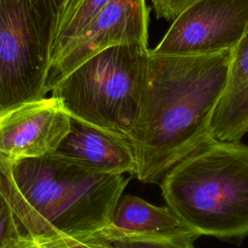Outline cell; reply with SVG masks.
I'll return each instance as SVG.
<instances>
[{
    "label": "cell",
    "instance_id": "1",
    "mask_svg": "<svg viewBox=\"0 0 248 248\" xmlns=\"http://www.w3.org/2000/svg\"><path fill=\"white\" fill-rule=\"evenodd\" d=\"M232 50L189 56L150 50L140 113L129 140L137 163L134 177L158 183L176 163L213 140L210 122Z\"/></svg>",
    "mask_w": 248,
    "mask_h": 248
},
{
    "label": "cell",
    "instance_id": "2",
    "mask_svg": "<svg viewBox=\"0 0 248 248\" xmlns=\"http://www.w3.org/2000/svg\"><path fill=\"white\" fill-rule=\"evenodd\" d=\"M131 178L54 154L15 162L0 158V191L22 233L46 242L82 241L108 228Z\"/></svg>",
    "mask_w": 248,
    "mask_h": 248
},
{
    "label": "cell",
    "instance_id": "3",
    "mask_svg": "<svg viewBox=\"0 0 248 248\" xmlns=\"http://www.w3.org/2000/svg\"><path fill=\"white\" fill-rule=\"evenodd\" d=\"M160 187L167 205L201 235H248L247 145L213 139L169 170Z\"/></svg>",
    "mask_w": 248,
    "mask_h": 248
},
{
    "label": "cell",
    "instance_id": "4",
    "mask_svg": "<svg viewBox=\"0 0 248 248\" xmlns=\"http://www.w3.org/2000/svg\"><path fill=\"white\" fill-rule=\"evenodd\" d=\"M149 54L142 45L107 47L58 80L51 96L71 117L129 142L147 84Z\"/></svg>",
    "mask_w": 248,
    "mask_h": 248
},
{
    "label": "cell",
    "instance_id": "5",
    "mask_svg": "<svg viewBox=\"0 0 248 248\" xmlns=\"http://www.w3.org/2000/svg\"><path fill=\"white\" fill-rule=\"evenodd\" d=\"M60 17L53 0H0V113L46 98Z\"/></svg>",
    "mask_w": 248,
    "mask_h": 248
},
{
    "label": "cell",
    "instance_id": "6",
    "mask_svg": "<svg viewBox=\"0 0 248 248\" xmlns=\"http://www.w3.org/2000/svg\"><path fill=\"white\" fill-rule=\"evenodd\" d=\"M247 33L248 0H195L151 52L189 56L232 49Z\"/></svg>",
    "mask_w": 248,
    "mask_h": 248
},
{
    "label": "cell",
    "instance_id": "7",
    "mask_svg": "<svg viewBox=\"0 0 248 248\" xmlns=\"http://www.w3.org/2000/svg\"><path fill=\"white\" fill-rule=\"evenodd\" d=\"M149 9L145 0H110L88 24L76 43L50 65L46 89L99 51L118 45L148 42Z\"/></svg>",
    "mask_w": 248,
    "mask_h": 248
},
{
    "label": "cell",
    "instance_id": "8",
    "mask_svg": "<svg viewBox=\"0 0 248 248\" xmlns=\"http://www.w3.org/2000/svg\"><path fill=\"white\" fill-rule=\"evenodd\" d=\"M70 123L71 116L52 96L0 113V158L15 162L51 154Z\"/></svg>",
    "mask_w": 248,
    "mask_h": 248
},
{
    "label": "cell",
    "instance_id": "9",
    "mask_svg": "<svg viewBox=\"0 0 248 248\" xmlns=\"http://www.w3.org/2000/svg\"><path fill=\"white\" fill-rule=\"evenodd\" d=\"M51 154L102 172L134 177L136 171L135 154L126 140L74 117L69 132Z\"/></svg>",
    "mask_w": 248,
    "mask_h": 248
},
{
    "label": "cell",
    "instance_id": "10",
    "mask_svg": "<svg viewBox=\"0 0 248 248\" xmlns=\"http://www.w3.org/2000/svg\"><path fill=\"white\" fill-rule=\"evenodd\" d=\"M213 139L240 141L248 134V33L232 50L227 80L210 122Z\"/></svg>",
    "mask_w": 248,
    "mask_h": 248
},
{
    "label": "cell",
    "instance_id": "11",
    "mask_svg": "<svg viewBox=\"0 0 248 248\" xmlns=\"http://www.w3.org/2000/svg\"><path fill=\"white\" fill-rule=\"evenodd\" d=\"M108 228L134 235L194 239L202 236L181 221L168 205L157 206L140 197L123 194L115 204Z\"/></svg>",
    "mask_w": 248,
    "mask_h": 248
},
{
    "label": "cell",
    "instance_id": "12",
    "mask_svg": "<svg viewBox=\"0 0 248 248\" xmlns=\"http://www.w3.org/2000/svg\"><path fill=\"white\" fill-rule=\"evenodd\" d=\"M110 0H69L56 30L51 64L57 61L78 39L98 13Z\"/></svg>",
    "mask_w": 248,
    "mask_h": 248
},
{
    "label": "cell",
    "instance_id": "13",
    "mask_svg": "<svg viewBox=\"0 0 248 248\" xmlns=\"http://www.w3.org/2000/svg\"><path fill=\"white\" fill-rule=\"evenodd\" d=\"M101 240L108 248H196L191 237H159L125 234L106 228L91 236Z\"/></svg>",
    "mask_w": 248,
    "mask_h": 248
},
{
    "label": "cell",
    "instance_id": "14",
    "mask_svg": "<svg viewBox=\"0 0 248 248\" xmlns=\"http://www.w3.org/2000/svg\"><path fill=\"white\" fill-rule=\"evenodd\" d=\"M23 233L12 207L0 191V248L18 239Z\"/></svg>",
    "mask_w": 248,
    "mask_h": 248
},
{
    "label": "cell",
    "instance_id": "15",
    "mask_svg": "<svg viewBox=\"0 0 248 248\" xmlns=\"http://www.w3.org/2000/svg\"><path fill=\"white\" fill-rule=\"evenodd\" d=\"M195 0H151L157 18L173 20Z\"/></svg>",
    "mask_w": 248,
    "mask_h": 248
},
{
    "label": "cell",
    "instance_id": "16",
    "mask_svg": "<svg viewBox=\"0 0 248 248\" xmlns=\"http://www.w3.org/2000/svg\"><path fill=\"white\" fill-rule=\"evenodd\" d=\"M50 248H108L101 240L90 237L82 241H62L54 242L50 245Z\"/></svg>",
    "mask_w": 248,
    "mask_h": 248
},
{
    "label": "cell",
    "instance_id": "17",
    "mask_svg": "<svg viewBox=\"0 0 248 248\" xmlns=\"http://www.w3.org/2000/svg\"><path fill=\"white\" fill-rule=\"evenodd\" d=\"M52 242H46L23 234L18 239L9 243L4 248H50Z\"/></svg>",
    "mask_w": 248,
    "mask_h": 248
},
{
    "label": "cell",
    "instance_id": "18",
    "mask_svg": "<svg viewBox=\"0 0 248 248\" xmlns=\"http://www.w3.org/2000/svg\"><path fill=\"white\" fill-rule=\"evenodd\" d=\"M53 1H54V2L56 3V5L58 6V8H59V10H60V12H61V16H62V14H63L65 8L67 7V4H68L69 0H53Z\"/></svg>",
    "mask_w": 248,
    "mask_h": 248
}]
</instances>
